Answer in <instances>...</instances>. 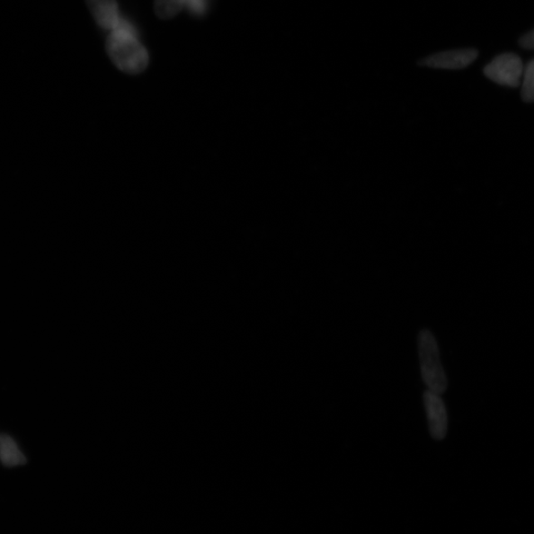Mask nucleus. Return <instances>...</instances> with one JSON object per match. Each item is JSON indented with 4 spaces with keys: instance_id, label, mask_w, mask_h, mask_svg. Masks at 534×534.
<instances>
[{
    "instance_id": "f257e3e1",
    "label": "nucleus",
    "mask_w": 534,
    "mask_h": 534,
    "mask_svg": "<svg viewBox=\"0 0 534 534\" xmlns=\"http://www.w3.org/2000/svg\"><path fill=\"white\" fill-rule=\"evenodd\" d=\"M106 49L113 64L127 74H141L150 64V54L141 37L114 30L107 38Z\"/></svg>"
},
{
    "instance_id": "f03ea898",
    "label": "nucleus",
    "mask_w": 534,
    "mask_h": 534,
    "mask_svg": "<svg viewBox=\"0 0 534 534\" xmlns=\"http://www.w3.org/2000/svg\"><path fill=\"white\" fill-rule=\"evenodd\" d=\"M419 354L424 384L429 390L442 394L448 388V378L441 361L438 343L428 330H423L419 334Z\"/></svg>"
},
{
    "instance_id": "7ed1b4c3",
    "label": "nucleus",
    "mask_w": 534,
    "mask_h": 534,
    "mask_svg": "<svg viewBox=\"0 0 534 534\" xmlns=\"http://www.w3.org/2000/svg\"><path fill=\"white\" fill-rule=\"evenodd\" d=\"M523 69L521 58L516 54L507 53L494 58L484 68V74L498 85L518 87L521 83Z\"/></svg>"
},
{
    "instance_id": "20e7f679",
    "label": "nucleus",
    "mask_w": 534,
    "mask_h": 534,
    "mask_svg": "<svg viewBox=\"0 0 534 534\" xmlns=\"http://www.w3.org/2000/svg\"><path fill=\"white\" fill-rule=\"evenodd\" d=\"M423 404L427 412L429 428L434 440L441 441L447 435L449 419L447 408L441 394L427 390L423 393Z\"/></svg>"
},
{
    "instance_id": "39448f33",
    "label": "nucleus",
    "mask_w": 534,
    "mask_h": 534,
    "mask_svg": "<svg viewBox=\"0 0 534 534\" xmlns=\"http://www.w3.org/2000/svg\"><path fill=\"white\" fill-rule=\"evenodd\" d=\"M477 57V51L472 49H455L425 58L420 65L435 68L460 69L468 67Z\"/></svg>"
},
{
    "instance_id": "423d86ee",
    "label": "nucleus",
    "mask_w": 534,
    "mask_h": 534,
    "mask_svg": "<svg viewBox=\"0 0 534 534\" xmlns=\"http://www.w3.org/2000/svg\"><path fill=\"white\" fill-rule=\"evenodd\" d=\"M99 27L112 31L120 22V13L116 0H85Z\"/></svg>"
},
{
    "instance_id": "0eeeda50",
    "label": "nucleus",
    "mask_w": 534,
    "mask_h": 534,
    "mask_svg": "<svg viewBox=\"0 0 534 534\" xmlns=\"http://www.w3.org/2000/svg\"><path fill=\"white\" fill-rule=\"evenodd\" d=\"M0 461L8 467H18L26 462L24 454L17 443L7 434H0Z\"/></svg>"
},
{
    "instance_id": "6e6552de",
    "label": "nucleus",
    "mask_w": 534,
    "mask_h": 534,
    "mask_svg": "<svg viewBox=\"0 0 534 534\" xmlns=\"http://www.w3.org/2000/svg\"><path fill=\"white\" fill-rule=\"evenodd\" d=\"M185 0H156L155 10L158 17L171 19L181 13Z\"/></svg>"
},
{
    "instance_id": "1a4fd4ad",
    "label": "nucleus",
    "mask_w": 534,
    "mask_h": 534,
    "mask_svg": "<svg viewBox=\"0 0 534 534\" xmlns=\"http://www.w3.org/2000/svg\"><path fill=\"white\" fill-rule=\"evenodd\" d=\"M521 98L528 103L534 102V58L524 67L522 74Z\"/></svg>"
},
{
    "instance_id": "9d476101",
    "label": "nucleus",
    "mask_w": 534,
    "mask_h": 534,
    "mask_svg": "<svg viewBox=\"0 0 534 534\" xmlns=\"http://www.w3.org/2000/svg\"><path fill=\"white\" fill-rule=\"evenodd\" d=\"M187 13L194 17H204L211 8V0H185Z\"/></svg>"
},
{
    "instance_id": "9b49d317",
    "label": "nucleus",
    "mask_w": 534,
    "mask_h": 534,
    "mask_svg": "<svg viewBox=\"0 0 534 534\" xmlns=\"http://www.w3.org/2000/svg\"><path fill=\"white\" fill-rule=\"evenodd\" d=\"M520 45L523 49H534V29L530 32L523 35L520 40Z\"/></svg>"
}]
</instances>
